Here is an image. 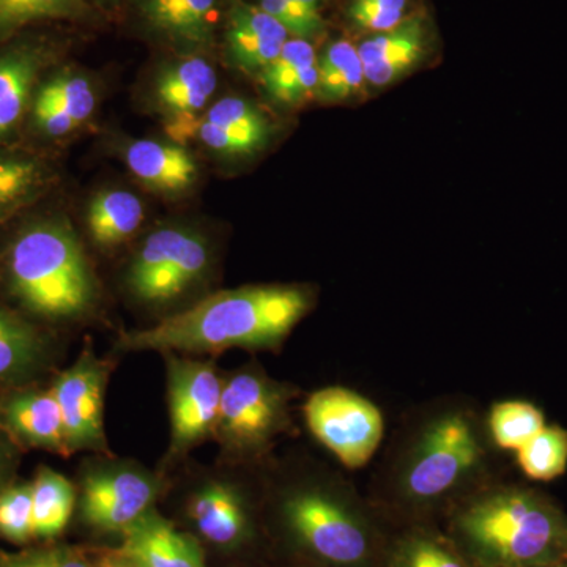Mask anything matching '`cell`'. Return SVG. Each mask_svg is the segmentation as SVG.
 <instances>
[{
    "mask_svg": "<svg viewBox=\"0 0 567 567\" xmlns=\"http://www.w3.org/2000/svg\"><path fill=\"white\" fill-rule=\"evenodd\" d=\"M311 306V293L301 286L270 284L223 290L144 330L123 331L117 349L185 357L229 349H275Z\"/></svg>",
    "mask_w": 567,
    "mask_h": 567,
    "instance_id": "1",
    "label": "cell"
},
{
    "mask_svg": "<svg viewBox=\"0 0 567 567\" xmlns=\"http://www.w3.org/2000/svg\"><path fill=\"white\" fill-rule=\"evenodd\" d=\"M3 265L10 292L32 315L73 320L96 303L95 275L66 219H40L25 226L14 235Z\"/></svg>",
    "mask_w": 567,
    "mask_h": 567,
    "instance_id": "2",
    "label": "cell"
},
{
    "mask_svg": "<svg viewBox=\"0 0 567 567\" xmlns=\"http://www.w3.org/2000/svg\"><path fill=\"white\" fill-rule=\"evenodd\" d=\"M456 532L466 551L484 567L563 565L567 518L533 492H496L466 507Z\"/></svg>",
    "mask_w": 567,
    "mask_h": 567,
    "instance_id": "3",
    "label": "cell"
},
{
    "mask_svg": "<svg viewBox=\"0 0 567 567\" xmlns=\"http://www.w3.org/2000/svg\"><path fill=\"white\" fill-rule=\"evenodd\" d=\"M282 527L295 546L331 567H360L372 543L363 518L327 488H290L279 502Z\"/></svg>",
    "mask_w": 567,
    "mask_h": 567,
    "instance_id": "4",
    "label": "cell"
},
{
    "mask_svg": "<svg viewBox=\"0 0 567 567\" xmlns=\"http://www.w3.org/2000/svg\"><path fill=\"white\" fill-rule=\"evenodd\" d=\"M212 267L207 238L192 227L169 226L153 230L134 252L125 282L142 305H173L196 289Z\"/></svg>",
    "mask_w": 567,
    "mask_h": 567,
    "instance_id": "5",
    "label": "cell"
},
{
    "mask_svg": "<svg viewBox=\"0 0 567 567\" xmlns=\"http://www.w3.org/2000/svg\"><path fill=\"white\" fill-rule=\"evenodd\" d=\"M290 391L256 368L224 377L221 406L213 440L227 458L264 453L284 431Z\"/></svg>",
    "mask_w": 567,
    "mask_h": 567,
    "instance_id": "6",
    "label": "cell"
},
{
    "mask_svg": "<svg viewBox=\"0 0 567 567\" xmlns=\"http://www.w3.org/2000/svg\"><path fill=\"white\" fill-rule=\"evenodd\" d=\"M166 488L162 475L128 461L99 458L82 470L76 505L87 527L121 535L155 507Z\"/></svg>",
    "mask_w": 567,
    "mask_h": 567,
    "instance_id": "7",
    "label": "cell"
},
{
    "mask_svg": "<svg viewBox=\"0 0 567 567\" xmlns=\"http://www.w3.org/2000/svg\"><path fill=\"white\" fill-rule=\"evenodd\" d=\"M171 440L166 461H181L215 435L224 377L213 360L164 353Z\"/></svg>",
    "mask_w": 567,
    "mask_h": 567,
    "instance_id": "8",
    "label": "cell"
},
{
    "mask_svg": "<svg viewBox=\"0 0 567 567\" xmlns=\"http://www.w3.org/2000/svg\"><path fill=\"white\" fill-rule=\"evenodd\" d=\"M480 440L462 415L436 420L406 462L404 492L417 503L435 502L454 491L481 461Z\"/></svg>",
    "mask_w": 567,
    "mask_h": 567,
    "instance_id": "9",
    "label": "cell"
},
{
    "mask_svg": "<svg viewBox=\"0 0 567 567\" xmlns=\"http://www.w3.org/2000/svg\"><path fill=\"white\" fill-rule=\"evenodd\" d=\"M311 434L347 468H361L383 439L382 412L371 401L342 386L316 391L305 405Z\"/></svg>",
    "mask_w": 567,
    "mask_h": 567,
    "instance_id": "10",
    "label": "cell"
},
{
    "mask_svg": "<svg viewBox=\"0 0 567 567\" xmlns=\"http://www.w3.org/2000/svg\"><path fill=\"white\" fill-rule=\"evenodd\" d=\"M111 369V361L96 357L92 347H85L78 360L52 382L69 456L82 451L110 454L104 432V394Z\"/></svg>",
    "mask_w": 567,
    "mask_h": 567,
    "instance_id": "11",
    "label": "cell"
},
{
    "mask_svg": "<svg viewBox=\"0 0 567 567\" xmlns=\"http://www.w3.org/2000/svg\"><path fill=\"white\" fill-rule=\"evenodd\" d=\"M185 514L197 539L218 550H238L251 540V505L244 488L226 475L197 477L186 496Z\"/></svg>",
    "mask_w": 567,
    "mask_h": 567,
    "instance_id": "12",
    "label": "cell"
},
{
    "mask_svg": "<svg viewBox=\"0 0 567 567\" xmlns=\"http://www.w3.org/2000/svg\"><path fill=\"white\" fill-rule=\"evenodd\" d=\"M218 74L199 54L166 63L152 82V104L167 122L171 137L196 122L210 106Z\"/></svg>",
    "mask_w": 567,
    "mask_h": 567,
    "instance_id": "13",
    "label": "cell"
},
{
    "mask_svg": "<svg viewBox=\"0 0 567 567\" xmlns=\"http://www.w3.org/2000/svg\"><path fill=\"white\" fill-rule=\"evenodd\" d=\"M0 429L11 442L69 456L61 409L51 388H13L0 398Z\"/></svg>",
    "mask_w": 567,
    "mask_h": 567,
    "instance_id": "14",
    "label": "cell"
},
{
    "mask_svg": "<svg viewBox=\"0 0 567 567\" xmlns=\"http://www.w3.org/2000/svg\"><path fill=\"white\" fill-rule=\"evenodd\" d=\"M95 85L84 74L61 71L41 82L33 93L31 118L33 128L44 137L69 136L95 114Z\"/></svg>",
    "mask_w": 567,
    "mask_h": 567,
    "instance_id": "15",
    "label": "cell"
},
{
    "mask_svg": "<svg viewBox=\"0 0 567 567\" xmlns=\"http://www.w3.org/2000/svg\"><path fill=\"white\" fill-rule=\"evenodd\" d=\"M357 48L363 62L365 84L386 87L424 61L429 48L427 22L421 14H410L398 28L371 33Z\"/></svg>",
    "mask_w": 567,
    "mask_h": 567,
    "instance_id": "16",
    "label": "cell"
},
{
    "mask_svg": "<svg viewBox=\"0 0 567 567\" xmlns=\"http://www.w3.org/2000/svg\"><path fill=\"white\" fill-rule=\"evenodd\" d=\"M122 550L142 567H208L199 539L155 507L122 533Z\"/></svg>",
    "mask_w": 567,
    "mask_h": 567,
    "instance_id": "17",
    "label": "cell"
},
{
    "mask_svg": "<svg viewBox=\"0 0 567 567\" xmlns=\"http://www.w3.org/2000/svg\"><path fill=\"white\" fill-rule=\"evenodd\" d=\"M125 163L148 192L173 199L192 192L199 178L196 158L181 142H130L125 148Z\"/></svg>",
    "mask_w": 567,
    "mask_h": 567,
    "instance_id": "18",
    "label": "cell"
},
{
    "mask_svg": "<svg viewBox=\"0 0 567 567\" xmlns=\"http://www.w3.org/2000/svg\"><path fill=\"white\" fill-rule=\"evenodd\" d=\"M289 39L284 25L259 7L237 3L230 11L227 51L234 65L246 73H262Z\"/></svg>",
    "mask_w": 567,
    "mask_h": 567,
    "instance_id": "19",
    "label": "cell"
},
{
    "mask_svg": "<svg viewBox=\"0 0 567 567\" xmlns=\"http://www.w3.org/2000/svg\"><path fill=\"white\" fill-rule=\"evenodd\" d=\"M50 360L47 336L24 317L0 305V388L31 385Z\"/></svg>",
    "mask_w": 567,
    "mask_h": 567,
    "instance_id": "20",
    "label": "cell"
},
{
    "mask_svg": "<svg viewBox=\"0 0 567 567\" xmlns=\"http://www.w3.org/2000/svg\"><path fill=\"white\" fill-rule=\"evenodd\" d=\"M218 0H144L142 14L153 32L185 48L212 41Z\"/></svg>",
    "mask_w": 567,
    "mask_h": 567,
    "instance_id": "21",
    "label": "cell"
},
{
    "mask_svg": "<svg viewBox=\"0 0 567 567\" xmlns=\"http://www.w3.org/2000/svg\"><path fill=\"white\" fill-rule=\"evenodd\" d=\"M268 95L275 102L298 106L317 93L319 71L311 41L289 39L281 54L260 73Z\"/></svg>",
    "mask_w": 567,
    "mask_h": 567,
    "instance_id": "22",
    "label": "cell"
},
{
    "mask_svg": "<svg viewBox=\"0 0 567 567\" xmlns=\"http://www.w3.org/2000/svg\"><path fill=\"white\" fill-rule=\"evenodd\" d=\"M43 55L35 48L21 47L0 54V140L20 126L31 111Z\"/></svg>",
    "mask_w": 567,
    "mask_h": 567,
    "instance_id": "23",
    "label": "cell"
},
{
    "mask_svg": "<svg viewBox=\"0 0 567 567\" xmlns=\"http://www.w3.org/2000/svg\"><path fill=\"white\" fill-rule=\"evenodd\" d=\"M54 181V171L39 156L0 151V223L37 203Z\"/></svg>",
    "mask_w": 567,
    "mask_h": 567,
    "instance_id": "24",
    "label": "cell"
},
{
    "mask_svg": "<svg viewBox=\"0 0 567 567\" xmlns=\"http://www.w3.org/2000/svg\"><path fill=\"white\" fill-rule=\"evenodd\" d=\"M144 204L125 189L96 193L85 212L89 234L100 248H115L128 241L144 221Z\"/></svg>",
    "mask_w": 567,
    "mask_h": 567,
    "instance_id": "25",
    "label": "cell"
},
{
    "mask_svg": "<svg viewBox=\"0 0 567 567\" xmlns=\"http://www.w3.org/2000/svg\"><path fill=\"white\" fill-rule=\"evenodd\" d=\"M78 491L70 480L41 466L32 483L33 536L54 540L69 527L76 507Z\"/></svg>",
    "mask_w": 567,
    "mask_h": 567,
    "instance_id": "26",
    "label": "cell"
},
{
    "mask_svg": "<svg viewBox=\"0 0 567 567\" xmlns=\"http://www.w3.org/2000/svg\"><path fill=\"white\" fill-rule=\"evenodd\" d=\"M319 84L317 93L322 102L339 103L353 99L364 87V70L360 52L353 43L334 41L317 58Z\"/></svg>",
    "mask_w": 567,
    "mask_h": 567,
    "instance_id": "27",
    "label": "cell"
},
{
    "mask_svg": "<svg viewBox=\"0 0 567 567\" xmlns=\"http://www.w3.org/2000/svg\"><path fill=\"white\" fill-rule=\"evenodd\" d=\"M516 453L525 475L536 481L555 480L567 468V432L558 425H546Z\"/></svg>",
    "mask_w": 567,
    "mask_h": 567,
    "instance_id": "28",
    "label": "cell"
},
{
    "mask_svg": "<svg viewBox=\"0 0 567 567\" xmlns=\"http://www.w3.org/2000/svg\"><path fill=\"white\" fill-rule=\"evenodd\" d=\"M546 427L543 412L524 401L499 402L491 413V431L496 445L518 451Z\"/></svg>",
    "mask_w": 567,
    "mask_h": 567,
    "instance_id": "29",
    "label": "cell"
},
{
    "mask_svg": "<svg viewBox=\"0 0 567 567\" xmlns=\"http://www.w3.org/2000/svg\"><path fill=\"white\" fill-rule=\"evenodd\" d=\"M85 11V0H0V39L31 22L73 20Z\"/></svg>",
    "mask_w": 567,
    "mask_h": 567,
    "instance_id": "30",
    "label": "cell"
},
{
    "mask_svg": "<svg viewBox=\"0 0 567 567\" xmlns=\"http://www.w3.org/2000/svg\"><path fill=\"white\" fill-rule=\"evenodd\" d=\"M200 118L226 132L251 134L267 142L274 137V122L257 104L241 96H226L210 104Z\"/></svg>",
    "mask_w": 567,
    "mask_h": 567,
    "instance_id": "31",
    "label": "cell"
},
{
    "mask_svg": "<svg viewBox=\"0 0 567 567\" xmlns=\"http://www.w3.org/2000/svg\"><path fill=\"white\" fill-rule=\"evenodd\" d=\"M0 537L20 547L35 540L32 483L10 484L0 492Z\"/></svg>",
    "mask_w": 567,
    "mask_h": 567,
    "instance_id": "32",
    "label": "cell"
},
{
    "mask_svg": "<svg viewBox=\"0 0 567 567\" xmlns=\"http://www.w3.org/2000/svg\"><path fill=\"white\" fill-rule=\"evenodd\" d=\"M259 9L275 18L293 39L311 41L323 32L322 0H260Z\"/></svg>",
    "mask_w": 567,
    "mask_h": 567,
    "instance_id": "33",
    "label": "cell"
},
{
    "mask_svg": "<svg viewBox=\"0 0 567 567\" xmlns=\"http://www.w3.org/2000/svg\"><path fill=\"white\" fill-rule=\"evenodd\" d=\"M0 567H95L91 548L47 544L9 551L0 548Z\"/></svg>",
    "mask_w": 567,
    "mask_h": 567,
    "instance_id": "34",
    "label": "cell"
},
{
    "mask_svg": "<svg viewBox=\"0 0 567 567\" xmlns=\"http://www.w3.org/2000/svg\"><path fill=\"white\" fill-rule=\"evenodd\" d=\"M409 7L410 0H352L347 13L361 31L380 33L404 22L410 17Z\"/></svg>",
    "mask_w": 567,
    "mask_h": 567,
    "instance_id": "35",
    "label": "cell"
},
{
    "mask_svg": "<svg viewBox=\"0 0 567 567\" xmlns=\"http://www.w3.org/2000/svg\"><path fill=\"white\" fill-rule=\"evenodd\" d=\"M391 567H466L442 544L429 537H410L395 551Z\"/></svg>",
    "mask_w": 567,
    "mask_h": 567,
    "instance_id": "36",
    "label": "cell"
},
{
    "mask_svg": "<svg viewBox=\"0 0 567 567\" xmlns=\"http://www.w3.org/2000/svg\"><path fill=\"white\" fill-rule=\"evenodd\" d=\"M95 567H142L132 557L125 554L121 547L91 548Z\"/></svg>",
    "mask_w": 567,
    "mask_h": 567,
    "instance_id": "37",
    "label": "cell"
},
{
    "mask_svg": "<svg viewBox=\"0 0 567 567\" xmlns=\"http://www.w3.org/2000/svg\"><path fill=\"white\" fill-rule=\"evenodd\" d=\"M11 472H13V450L10 436L0 429V492L10 486Z\"/></svg>",
    "mask_w": 567,
    "mask_h": 567,
    "instance_id": "38",
    "label": "cell"
},
{
    "mask_svg": "<svg viewBox=\"0 0 567 567\" xmlns=\"http://www.w3.org/2000/svg\"><path fill=\"white\" fill-rule=\"evenodd\" d=\"M535 567H565L563 565H544V566H535Z\"/></svg>",
    "mask_w": 567,
    "mask_h": 567,
    "instance_id": "39",
    "label": "cell"
},
{
    "mask_svg": "<svg viewBox=\"0 0 567 567\" xmlns=\"http://www.w3.org/2000/svg\"><path fill=\"white\" fill-rule=\"evenodd\" d=\"M563 566L567 567V559H566V561H565V563H563Z\"/></svg>",
    "mask_w": 567,
    "mask_h": 567,
    "instance_id": "40",
    "label": "cell"
},
{
    "mask_svg": "<svg viewBox=\"0 0 567 567\" xmlns=\"http://www.w3.org/2000/svg\"><path fill=\"white\" fill-rule=\"evenodd\" d=\"M103 2H111V0H103Z\"/></svg>",
    "mask_w": 567,
    "mask_h": 567,
    "instance_id": "41",
    "label": "cell"
}]
</instances>
